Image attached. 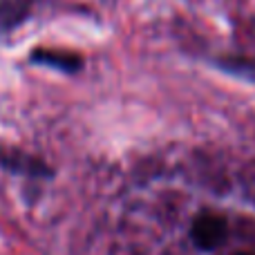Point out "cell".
Instances as JSON below:
<instances>
[{
    "label": "cell",
    "mask_w": 255,
    "mask_h": 255,
    "mask_svg": "<svg viewBox=\"0 0 255 255\" xmlns=\"http://www.w3.org/2000/svg\"><path fill=\"white\" fill-rule=\"evenodd\" d=\"M226 233H229V224H226L224 215L213 211L199 213L190 224V240L204 253L217 251L226 242Z\"/></svg>",
    "instance_id": "6da1fadb"
},
{
    "label": "cell",
    "mask_w": 255,
    "mask_h": 255,
    "mask_svg": "<svg viewBox=\"0 0 255 255\" xmlns=\"http://www.w3.org/2000/svg\"><path fill=\"white\" fill-rule=\"evenodd\" d=\"M29 61L36 65L52 67L63 74H76L83 67V58L74 52H61V49H34L29 54Z\"/></svg>",
    "instance_id": "7a4b0ae2"
},
{
    "label": "cell",
    "mask_w": 255,
    "mask_h": 255,
    "mask_svg": "<svg viewBox=\"0 0 255 255\" xmlns=\"http://www.w3.org/2000/svg\"><path fill=\"white\" fill-rule=\"evenodd\" d=\"M34 0H0V38L29 18Z\"/></svg>",
    "instance_id": "3957f363"
},
{
    "label": "cell",
    "mask_w": 255,
    "mask_h": 255,
    "mask_svg": "<svg viewBox=\"0 0 255 255\" xmlns=\"http://www.w3.org/2000/svg\"><path fill=\"white\" fill-rule=\"evenodd\" d=\"M235 255H255V253H249V251H244V253H235Z\"/></svg>",
    "instance_id": "277c9868"
}]
</instances>
